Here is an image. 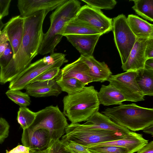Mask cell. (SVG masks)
<instances>
[{
    "instance_id": "4fadbf2b",
    "label": "cell",
    "mask_w": 153,
    "mask_h": 153,
    "mask_svg": "<svg viewBox=\"0 0 153 153\" xmlns=\"http://www.w3.org/2000/svg\"><path fill=\"white\" fill-rule=\"evenodd\" d=\"M68 78L76 79L85 85L93 82L88 67L79 58L60 69L58 75L55 79Z\"/></svg>"
},
{
    "instance_id": "d590c367",
    "label": "cell",
    "mask_w": 153,
    "mask_h": 153,
    "mask_svg": "<svg viewBox=\"0 0 153 153\" xmlns=\"http://www.w3.org/2000/svg\"><path fill=\"white\" fill-rule=\"evenodd\" d=\"M11 1V0H0V19L8 15Z\"/></svg>"
},
{
    "instance_id": "52a82bcc",
    "label": "cell",
    "mask_w": 153,
    "mask_h": 153,
    "mask_svg": "<svg viewBox=\"0 0 153 153\" xmlns=\"http://www.w3.org/2000/svg\"><path fill=\"white\" fill-rule=\"evenodd\" d=\"M68 125L67 120L57 105L46 107L36 112L35 119L28 128L34 131L45 129L49 132L51 140H59Z\"/></svg>"
},
{
    "instance_id": "e575fe53",
    "label": "cell",
    "mask_w": 153,
    "mask_h": 153,
    "mask_svg": "<svg viewBox=\"0 0 153 153\" xmlns=\"http://www.w3.org/2000/svg\"><path fill=\"white\" fill-rule=\"evenodd\" d=\"M10 126L4 118H0V143H2L8 136Z\"/></svg>"
},
{
    "instance_id": "7c38bea8",
    "label": "cell",
    "mask_w": 153,
    "mask_h": 153,
    "mask_svg": "<svg viewBox=\"0 0 153 153\" xmlns=\"http://www.w3.org/2000/svg\"><path fill=\"white\" fill-rule=\"evenodd\" d=\"M21 141L23 145L29 148L30 152H34L47 148L51 139L47 130L40 129L33 131L27 128L23 130Z\"/></svg>"
},
{
    "instance_id": "6da1fadb",
    "label": "cell",
    "mask_w": 153,
    "mask_h": 153,
    "mask_svg": "<svg viewBox=\"0 0 153 153\" xmlns=\"http://www.w3.org/2000/svg\"><path fill=\"white\" fill-rule=\"evenodd\" d=\"M48 10H41L24 19V35L15 56L5 68L0 69V84L10 82L30 64L39 54L44 33L42 27Z\"/></svg>"
},
{
    "instance_id": "8992f818",
    "label": "cell",
    "mask_w": 153,
    "mask_h": 153,
    "mask_svg": "<svg viewBox=\"0 0 153 153\" xmlns=\"http://www.w3.org/2000/svg\"><path fill=\"white\" fill-rule=\"evenodd\" d=\"M65 54L53 53L30 64L16 77L10 82V90L25 89L38 76L48 70L54 67H60L67 62Z\"/></svg>"
},
{
    "instance_id": "f1b7e54d",
    "label": "cell",
    "mask_w": 153,
    "mask_h": 153,
    "mask_svg": "<svg viewBox=\"0 0 153 153\" xmlns=\"http://www.w3.org/2000/svg\"><path fill=\"white\" fill-rule=\"evenodd\" d=\"M31 152L32 153H72L66 148L65 145L59 140H51L48 147L42 151Z\"/></svg>"
},
{
    "instance_id": "b9f144b4",
    "label": "cell",
    "mask_w": 153,
    "mask_h": 153,
    "mask_svg": "<svg viewBox=\"0 0 153 153\" xmlns=\"http://www.w3.org/2000/svg\"><path fill=\"white\" fill-rule=\"evenodd\" d=\"M143 131L145 133L153 135V124L145 128L143 130Z\"/></svg>"
},
{
    "instance_id": "ee69618b",
    "label": "cell",
    "mask_w": 153,
    "mask_h": 153,
    "mask_svg": "<svg viewBox=\"0 0 153 153\" xmlns=\"http://www.w3.org/2000/svg\"><path fill=\"white\" fill-rule=\"evenodd\" d=\"M5 24H4L1 19H0V34L1 33V30L4 27Z\"/></svg>"
},
{
    "instance_id": "74e56055",
    "label": "cell",
    "mask_w": 153,
    "mask_h": 153,
    "mask_svg": "<svg viewBox=\"0 0 153 153\" xmlns=\"http://www.w3.org/2000/svg\"><path fill=\"white\" fill-rule=\"evenodd\" d=\"M29 148L22 145H18L12 149L8 151L6 150V153H28L30 152Z\"/></svg>"
},
{
    "instance_id": "9a60e30c",
    "label": "cell",
    "mask_w": 153,
    "mask_h": 153,
    "mask_svg": "<svg viewBox=\"0 0 153 153\" xmlns=\"http://www.w3.org/2000/svg\"><path fill=\"white\" fill-rule=\"evenodd\" d=\"M141 134L131 131L123 138L108 142L93 144L88 147L111 146L123 147L127 149L128 153L137 152L148 143Z\"/></svg>"
},
{
    "instance_id": "ffe728a7",
    "label": "cell",
    "mask_w": 153,
    "mask_h": 153,
    "mask_svg": "<svg viewBox=\"0 0 153 153\" xmlns=\"http://www.w3.org/2000/svg\"><path fill=\"white\" fill-rule=\"evenodd\" d=\"M79 58L88 67L93 82H103L107 81L112 75L110 68L104 62L97 61L93 56H80Z\"/></svg>"
},
{
    "instance_id": "d4e9b609",
    "label": "cell",
    "mask_w": 153,
    "mask_h": 153,
    "mask_svg": "<svg viewBox=\"0 0 153 153\" xmlns=\"http://www.w3.org/2000/svg\"><path fill=\"white\" fill-rule=\"evenodd\" d=\"M132 8L139 15L151 22L153 21V0H132Z\"/></svg>"
},
{
    "instance_id": "7bdbcfd3",
    "label": "cell",
    "mask_w": 153,
    "mask_h": 153,
    "mask_svg": "<svg viewBox=\"0 0 153 153\" xmlns=\"http://www.w3.org/2000/svg\"><path fill=\"white\" fill-rule=\"evenodd\" d=\"M9 41L3 43H0V58L2 55L6 48L7 46Z\"/></svg>"
},
{
    "instance_id": "f6af8a7d",
    "label": "cell",
    "mask_w": 153,
    "mask_h": 153,
    "mask_svg": "<svg viewBox=\"0 0 153 153\" xmlns=\"http://www.w3.org/2000/svg\"><path fill=\"white\" fill-rule=\"evenodd\" d=\"M31 153V152H30L29 153Z\"/></svg>"
},
{
    "instance_id": "4316f807",
    "label": "cell",
    "mask_w": 153,
    "mask_h": 153,
    "mask_svg": "<svg viewBox=\"0 0 153 153\" xmlns=\"http://www.w3.org/2000/svg\"><path fill=\"white\" fill-rule=\"evenodd\" d=\"M36 116V112L32 111L27 107H20L18 112L17 120L23 130L31 125Z\"/></svg>"
},
{
    "instance_id": "277c9868",
    "label": "cell",
    "mask_w": 153,
    "mask_h": 153,
    "mask_svg": "<svg viewBox=\"0 0 153 153\" xmlns=\"http://www.w3.org/2000/svg\"><path fill=\"white\" fill-rule=\"evenodd\" d=\"M102 113L116 123L132 131L143 130L153 124V109L134 103H122L117 106L107 108Z\"/></svg>"
},
{
    "instance_id": "e0dca14e",
    "label": "cell",
    "mask_w": 153,
    "mask_h": 153,
    "mask_svg": "<svg viewBox=\"0 0 153 153\" xmlns=\"http://www.w3.org/2000/svg\"><path fill=\"white\" fill-rule=\"evenodd\" d=\"M24 89L29 96L35 97H57L62 91L54 79L30 82Z\"/></svg>"
},
{
    "instance_id": "ba28073f",
    "label": "cell",
    "mask_w": 153,
    "mask_h": 153,
    "mask_svg": "<svg viewBox=\"0 0 153 153\" xmlns=\"http://www.w3.org/2000/svg\"><path fill=\"white\" fill-rule=\"evenodd\" d=\"M112 30L123 65L126 61L137 38L131 30L126 17L123 14L113 19Z\"/></svg>"
},
{
    "instance_id": "603a6c76",
    "label": "cell",
    "mask_w": 153,
    "mask_h": 153,
    "mask_svg": "<svg viewBox=\"0 0 153 153\" xmlns=\"http://www.w3.org/2000/svg\"><path fill=\"white\" fill-rule=\"evenodd\" d=\"M97 34L102 33L75 17L67 24L63 36L67 35H84Z\"/></svg>"
},
{
    "instance_id": "5bb4252c",
    "label": "cell",
    "mask_w": 153,
    "mask_h": 153,
    "mask_svg": "<svg viewBox=\"0 0 153 153\" xmlns=\"http://www.w3.org/2000/svg\"><path fill=\"white\" fill-rule=\"evenodd\" d=\"M148 39H137L126 61L122 65L121 68L123 71H139L144 69L147 60L145 52Z\"/></svg>"
},
{
    "instance_id": "2e32d148",
    "label": "cell",
    "mask_w": 153,
    "mask_h": 153,
    "mask_svg": "<svg viewBox=\"0 0 153 153\" xmlns=\"http://www.w3.org/2000/svg\"><path fill=\"white\" fill-rule=\"evenodd\" d=\"M24 19L19 15L11 18L5 24L3 30L6 32L8 41L13 50V58L22 42L24 32Z\"/></svg>"
},
{
    "instance_id": "8d00e7d4",
    "label": "cell",
    "mask_w": 153,
    "mask_h": 153,
    "mask_svg": "<svg viewBox=\"0 0 153 153\" xmlns=\"http://www.w3.org/2000/svg\"><path fill=\"white\" fill-rule=\"evenodd\" d=\"M145 54L146 59L153 58V38L148 39Z\"/></svg>"
},
{
    "instance_id": "3957f363",
    "label": "cell",
    "mask_w": 153,
    "mask_h": 153,
    "mask_svg": "<svg viewBox=\"0 0 153 153\" xmlns=\"http://www.w3.org/2000/svg\"><path fill=\"white\" fill-rule=\"evenodd\" d=\"M97 92L93 86H85L81 91L64 97L63 113L71 123L86 121L98 111Z\"/></svg>"
},
{
    "instance_id": "d6a6232c",
    "label": "cell",
    "mask_w": 153,
    "mask_h": 153,
    "mask_svg": "<svg viewBox=\"0 0 153 153\" xmlns=\"http://www.w3.org/2000/svg\"><path fill=\"white\" fill-rule=\"evenodd\" d=\"M60 70L59 67L51 68L38 76L31 82L38 81H45L54 79L58 75Z\"/></svg>"
},
{
    "instance_id": "8fae6325",
    "label": "cell",
    "mask_w": 153,
    "mask_h": 153,
    "mask_svg": "<svg viewBox=\"0 0 153 153\" xmlns=\"http://www.w3.org/2000/svg\"><path fill=\"white\" fill-rule=\"evenodd\" d=\"M68 0H18L17 6L20 16L25 19L38 11L56 9Z\"/></svg>"
},
{
    "instance_id": "f546056e",
    "label": "cell",
    "mask_w": 153,
    "mask_h": 153,
    "mask_svg": "<svg viewBox=\"0 0 153 153\" xmlns=\"http://www.w3.org/2000/svg\"><path fill=\"white\" fill-rule=\"evenodd\" d=\"M87 5L94 8L100 10L101 9L111 10L113 9L117 3L115 0H81Z\"/></svg>"
},
{
    "instance_id": "1f68e13d",
    "label": "cell",
    "mask_w": 153,
    "mask_h": 153,
    "mask_svg": "<svg viewBox=\"0 0 153 153\" xmlns=\"http://www.w3.org/2000/svg\"><path fill=\"white\" fill-rule=\"evenodd\" d=\"M61 140L66 148L72 153H91L87 148L76 143L63 139Z\"/></svg>"
},
{
    "instance_id": "f35d334b",
    "label": "cell",
    "mask_w": 153,
    "mask_h": 153,
    "mask_svg": "<svg viewBox=\"0 0 153 153\" xmlns=\"http://www.w3.org/2000/svg\"><path fill=\"white\" fill-rule=\"evenodd\" d=\"M137 153H153V141L148 143L137 151Z\"/></svg>"
},
{
    "instance_id": "d6986e66",
    "label": "cell",
    "mask_w": 153,
    "mask_h": 153,
    "mask_svg": "<svg viewBox=\"0 0 153 153\" xmlns=\"http://www.w3.org/2000/svg\"><path fill=\"white\" fill-rule=\"evenodd\" d=\"M84 123L91 128L111 131L126 135L131 132L128 129L122 126L99 111L91 116Z\"/></svg>"
},
{
    "instance_id": "cb8c5ba5",
    "label": "cell",
    "mask_w": 153,
    "mask_h": 153,
    "mask_svg": "<svg viewBox=\"0 0 153 153\" xmlns=\"http://www.w3.org/2000/svg\"><path fill=\"white\" fill-rule=\"evenodd\" d=\"M136 80L145 96H153V70L144 69L139 70Z\"/></svg>"
},
{
    "instance_id": "836d02e7",
    "label": "cell",
    "mask_w": 153,
    "mask_h": 153,
    "mask_svg": "<svg viewBox=\"0 0 153 153\" xmlns=\"http://www.w3.org/2000/svg\"><path fill=\"white\" fill-rule=\"evenodd\" d=\"M14 56L13 50L9 42L3 54L0 58V69L6 68L9 64Z\"/></svg>"
},
{
    "instance_id": "ac0fdd59",
    "label": "cell",
    "mask_w": 153,
    "mask_h": 153,
    "mask_svg": "<svg viewBox=\"0 0 153 153\" xmlns=\"http://www.w3.org/2000/svg\"><path fill=\"white\" fill-rule=\"evenodd\" d=\"M102 35H67L64 36L79 51L81 56H93L96 45Z\"/></svg>"
},
{
    "instance_id": "5b68a950",
    "label": "cell",
    "mask_w": 153,
    "mask_h": 153,
    "mask_svg": "<svg viewBox=\"0 0 153 153\" xmlns=\"http://www.w3.org/2000/svg\"><path fill=\"white\" fill-rule=\"evenodd\" d=\"M62 139L71 141L87 148L99 143L122 139L126 135L111 131L91 128L84 124L71 123L65 130ZM127 135V134H126Z\"/></svg>"
},
{
    "instance_id": "30bf717a",
    "label": "cell",
    "mask_w": 153,
    "mask_h": 153,
    "mask_svg": "<svg viewBox=\"0 0 153 153\" xmlns=\"http://www.w3.org/2000/svg\"><path fill=\"white\" fill-rule=\"evenodd\" d=\"M75 18L98 31L102 34L112 30L113 19L100 10L87 5L81 7Z\"/></svg>"
},
{
    "instance_id": "4dcf8cb0",
    "label": "cell",
    "mask_w": 153,
    "mask_h": 153,
    "mask_svg": "<svg viewBox=\"0 0 153 153\" xmlns=\"http://www.w3.org/2000/svg\"><path fill=\"white\" fill-rule=\"evenodd\" d=\"M87 148L91 153H128L126 149L114 146H95Z\"/></svg>"
},
{
    "instance_id": "7402d4cb",
    "label": "cell",
    "mask_w": 153,
    "mask_h": 153,
    "mask_svg": "<svg viewBox=\"0 0 153 153\" xmlns=\"http://www.w3.org/2000/svg\"><path fill=\"white\" fill-rule=\"evenodd\" d=\"M97 96L100 103L104 106L120 105L126 100L124 96L110 84L102 85Z\"/></svg>"
},
{
    "instance_id": "44dd1931",
    "label": "cell",
    "mask_w": 153,
    "mask_h": 153,
    "mask_svg": "<svg viewBox=\"0 0 153 153\" xmlns=\"http://www.w3.org/2000/svg\"><path fill=\"white\" fill-rule=\"evenodd\" d=\"M128 24L132 32L137 38H153V25L138 16L129 15Z\"/></svg>"
},
{
    "instance_id": "484cf974",
    "label": "cell",
    "mask_w": 153,
    "mask_h": 153,
    "mask_svg": "<svg viewBox=\"0 0 153 153\" xmlns=\"http://www.w3.org/2000/svg\"><path fill=\"white\" fill-rule=\"evenodd\" d=\"M62 91L71 95L82 91L85 85L78 79L68 78L55 80Z\"/></svg>"
},
{
    "instance_id": "9c48e42d",
    "label": "cell",
    "mask_w": 153,
    "mask_h": 153,
    "mask_svg": "<svg viewBox=\"0 0 153 153\" xmlns=\"http://www.w3.org/2000/svg\"><path fill=\"white\" fill-rule=\"evenodd\" d=\"M138 73V71H133L111 75L107 81L123 94L126 101H141L144 100L145 96L136 81Z\"/></svg>"
},
{
    "instance_id": "60d3db41",
    "label": "cell",
    "mask_w": 153,
    "mask_h": 153,
    "mask_svg": "<svg viewBox=\"0 0 153 153\" xmlns=\"http://www.w3.org/2000/svg\"><path fill=\"white\" fill-rule=\"evenodd\" d=\"M8 41V39L6 32L3 30L0 34V43H4Z\"/></svg>"
},
{
    "instance_id": "ab89813d",
    "label": "cell",
    "mask_w": 153,
    "mask_h": 153,
    "mask_svg": "<svg viewBox=\"0 0 153 153\" xmlns=\"http://www.w3.org/2000/svg\"><path fill=\"white\" fill-rule=\"evenodd\" d=\"M144 69L153 70V58L147 59L145 63Z\"/></svg>"
},
{
    "instance_id": "7a4b0ae2",
    "label": "cell",
    "mask_w": 153,
    "mask_h": 153,
    "mask_svg": "<svg viewBox=\"0 0 153 153\" xmlns=\"http://www.w3.org/2000/svg\"><path fill=\"white\" fill-rule=\"evenodd\" d=\"M81 6L77 0H68L56 8L50 16V27L44 33L39 54L44 55L53 53L54 50L61 40L65 27L76 16Z\"/></svg>"
},
{
    "instance_id": "83f0119b",
    "label": "cell",
    "mask_w": 153,
    "mask_h": 153,
    "mask_svg": "<svg viewBox=\"0 0 153 153\" xmlns=\"http://www.w3.org/2000/svg\"><path fill=\"white\" fill-rule=\"evenodd\" d=\"M5 94L10 100L20 107H26L30 104V98L26 92H23L19 90L9 89Z\"/></svg>"
}]
</instances>
